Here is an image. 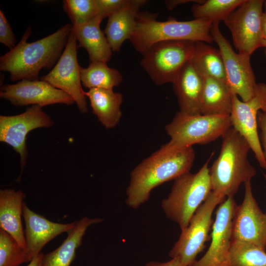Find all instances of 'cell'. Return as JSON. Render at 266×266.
<instances>
[{
  "instance_id": "2e32d148",
  "label": "cell",
  "mask_w": 266,
  "mask_h": 266,
  "mask_svg": "<svg viewBox=\"0 0 266 266\" xmlns=\"http://www.w3.org/2000/svg\"><path fill=\"white\" fill-rule=\"evenodd\" d=\"M236 204L233 197L223 201L216 212L211 241L205 254L191 266H227L232 241V223Z\"/></svg>"
},
{
  "instance_id": "d6986e66",
  "label": "cell",
  "mask_w": 266,
  "mask_h": 266,
  "mask_svg": "<svg viewBox=\"0 0 266 266\" xmlns=\"http://www.w3.org/2000/svg\"><path fill=\"white\" fill-rule=\"evenodd\" d=\"M146 2L145 0H128L108 17L103 32L112 51L119 52L124 42L130 39L135 30L139 10Z\"/></svg>"
},
{
  "instance_id": "4316f807",
  "label": "cell",
  "mask_w": 266,
  "mask_h": 266,
  "mask_svg": "<svg viewBox=\"0 0 266 266\" xmlns=\"http://www.w3.org/2000/svg\"><path fill=\"white\" fill-rule=\"evenodd\" d=\"M227 266H266V252L254 244L232 240Z\"/></svg>"
},
{
  "instance_id": "4fadbf2b",
  "label": "cell",
  "mask_w": 266,
  "mask_h": 266,
  "mask_svg": "<svg viewBox=\"0 0 266 266\" xmlns=\"http://www.w3.org/2000/svg\"><path fill=\"white\" fill-rule=\"evenodd\" d=\"M38 105H33L20 114L0 116V141L11 146L20 155L21 173L26 164L27 135L33 130L48 128L54 122Z\"/></svg>"
},
{
  "instance_id": "f546056e",
  "label": "cell",
  "mask_w": 266,
  "mask_h": 266,
  "mask_svg": "<svg viewBox=\"0 0 266 266\" xmlns=\"http://www.w3.org/2000/svg\"><path fill=\"white\" fill-rule=\"evenodd\" d=\"M63 3L72 26L84 24L98 16L95 0H65Z\"/></svg>"
},
{
  "instance_id": "8d00e7d4",
  "label": "cell",
  "mask_w": 266,
  "mask_h": 266,
  "mask_svg": "<svg viewBox=\"0 0 266 266\" xmlns=\"http://www.w3.org/2000/svg\"><path fill=\"white\" fill-rule=\"evenodd\" d=\"M261 27L264 40H266V9L263 11L261 19Z\"/></svg>"
},
{
  "instance_id": "ffe728a7",
  "label": "cell",
  "mask_w": 266,
  "mask_h": 266,
  "mask_svg": "<svg viewBox=\"0 0 266 266\" xmlns=\"http://www.w3.org/2000/svg\"><path fill=\"white\" fill-rule=\"evenodd\" d=\"M26 196L20 190H0V229L10 234L23 248L26 244L21 216Z\"/></svg>"
},
{
  "instance_id": "6da1fadb",
  "label": "cell",
  "mask_w": 266,
  "mask_h": 266,
  "mask_svg": "<svg viewBox=\"0 0 266 266\" xmlns=\"http://www.w3.org/2000/svg\"><path fill=\"white\" fill-rule=\"evenodd\" d=\"M195 158L193 147L173 149L162 145L131 172L126 204L137 209L148 200L155 187L190 172Z\"/></svg>"
},
{
  "instance_id": "d6a6232c",
  "label": "cell",
  "mask_w": 266,
  "mask_h": 266,
  "mask_svg": "<svg viewBox=\"0 0 266 266\" xmlns=\"http://www.w3.org/2000/svg\"><path fill=\"white\" fill-rule=\"evenodd\" d=\"M258 127L261 133L259 138L263 154L266 160V111H260L257 117Z\"/></svg>"
},
{
  "instance_id": "836d02e7",
  "label": "cell",
  "mask_w": 266,
  "mask_h": 266,
  "mask_svg": "<svg viewBox=\"0 0 266 266\" xmlns=\"http://www.w3.org/2000/svg\"><path fill=\"white\" fill-rule=\"evenodd\" d=\"M203 0H165V3L169 10H172L177 6L188 2H195L196 3H201Z\"/></svg>"
},
{
  "instance_id": "74e56055",
  "label": "cell",
  "mask_w": 266,
  "mask_h": 266,
  "mask_svg": "<svg viewBox=\"0 0 266 266\" xmlns=\"http://www.w3.org/2000/svg\"><path fill=\"white\" fill-rule=\"evenodd\" d=\"M265 48V53L266 55V40H264L263 42V46Z\"/></svg>"
},
{
  "instance_id": "d4e9b609",
  "label": "cell",
  "mask_w": 266,
  "mask_h": 266,
  "mask_svg": "<svg viewBox=\"0 0 266 266\" xmlns=\"http://www.w3.org/2000/svg\"><path fill=\"white\" fill-rule=\"evenodd\" d=\"M190 60L203 76L212 77L227 84L224 64L219 49L204 42L196 41Z\"/></svg>"
},
{
  "instance_id": "ac0fdd59",
  "label": "cell",
  "mask_w": 266,
  "mask_h": 266,
  "mask_svg": "<svg viewBox=\"0 0 266 266\" xmlns=\"http://www.w3.org/2000/svg\"><path fill=\"white\" fill-rule=\"evenodd\" d=\"M172 84L180 111L190 114H200L204 76L191 60L185 64Z\"/></svg>"
},
{
  "instance_id": "52a82bcc",
  "label": "cell",
  "mask_w": 266,
  "mask_h": 266,
  "mask_svg": "<svg viewBox=\"0 0 266 266\" xmlns=\"http://www.w3.org/2000/svg\"><path fill=\"white\" fill-rule=\"evenodd\" d=\"M195 42L166 40L155 43L142 54L141 65L155 84L173 83L185 64L191 59Z\"/></svg>"
},
{
  "instance_id": "484cf974",
  "label": "cell",
  "mask_w": 266,
  "mask_h": 266,
  "mask_svg": "<svg viewBox=\"0 0 266 266\" xmlns=\"http://www.w3.org/2000/svg\"><path fill=\"white\" fill-rule=\"evenodd\" d=\"M82 84L89 89L100 88L113 90L123 80V76L116 69L108 66L103 62H90L87 67L80 66Z\"/></svg>"
},
{
  "instance_id": "277c9868",
  "label": "cell",
  "mask_w": 266,
  "mask_h": 266,
  "mask_svg": "<svg viewBox=\"0 0 266 266\" xmlns=\"http://www.w3.org/2000/svg\"><path fill=\"white\" fill-rule=\"evenodd\" d=\"M156 13H139L135 31L130 40L134 48L142 55L153 44L166 40L214 42L210 30L213 23L203 19L179 21L169 18L157 20Z\"/></svg>"
},
{
  "instance_id": "8992f818",
  "label": "cell",
  "mask_w": 266,
  "mask_h": 266,
  "mask_svg": "<svg viewBox=\"0 0 266 266\" xmlns=\"http://www.w3.org/2000/svg\"><path fill=\"white\" fill-rule=\"evenodd\" d=\"M231 127L230 115L190 114L179 111L166 126L170 140L165 145L176 149L206 144L222 137Z\"/></svg>"
},
{
  "instance_id": "d590c367",
  "label": "cell",
  "mask_w": 266,
  "mask_h": 266,
  "mask_svg": "<svg viewBox=\"0 0 266 266\" xmlns=\"http://www.w3.org/2000/svg\"><path fill=\"white\" fill-rule=\"evenodd\" d=\"M43 255V254L40 252L30 261V264L27 266H42Z\"/></svg>"
},
{
  "instance_id": "7a4b0ae2",
  "label": "cell",
  "mask_w": 266,
  "mask_h": 266,
  "mask_svg": "<svg viewBox=\"0 0 266 266\" xmlns=\"http://www.w3.org/2000/svg\"><path fill=\"white\" fill-rule=\"evenodd\" d=\"M67 24L56 32L40 39L28 42L32 33L29 27L19 43L0 56V70L9 73L12 81L37 80L40 71L51 69L61 56L72 30Z\"/></svg>"
},
{
  "instance_id": "9a60e30c",
  "label": "cell",
  "mask_w": 266,
  "mask_h": 266,
  "mask_svg": "<svg viewBox=\"0 0 266 266\" xmlns=\"http://www.w3.org/2000/svg\"><path fill=\"white\" fill-rule=\"evenodd\" d=\"M0 97L15 106L38 105L41 107L56 103L71 105L74 99L66 92L42 80H22L0 88Z\"/></svg>"
},
{
  "instance_id": "ab89813d",
  "label": "cell",
  "mask_w": 266,
  "mask_h": 266,
  "mask_svg": "<svg viewBox=\"0 0 266 266\" xmlns=\"http://www.w3.org/2000/svg\"><path fill=\"white\" fill-rule=\"evenodd\" d=\"M264 177H265V179L266 180V174H264Z\"/></svg>"
},
{
  "instance_id": "4dcf8cb0",
  "label": "cell",
  "mask_w": 266,
  "mask_h": 266,
  "mask_svg": "<svg viewBox=\"0 0 266 266\" xmlns=\"http://www.w3.org/2000/svg\"><path fill=\"white\" fill-rule=\"evenodd\" d=\"M0 42L10 50L15 47L16 43L11 27L1 10H0Z\"/></svg>"
},
{
  "instance_id": "603a6c76",
  "label": "cell",
  "mask_w": 266,
  "mask_h": 266,
  "mask_svg": "<svg viewBox=\"0 0 266 266\" xmlns=\"http://www.w3.org/2000/svg\"><path fill=\"white\" fill-rule=\"evenodd\" d=\"M85 94L90 100L93 113L106 129L113 128L118 125L122 117L121 94L114 92L113 90L93 88Z\"/></svg>"
},
{
  "instance_id": "9c48e42d",
  "label": "cell",
  "mask_w": 266,
  "mask_h": 266,
  "mask_svg": "<svg viewBox=\"0 0 266 266\" xmlns=\"http://www.w3.org/2000/svg\"><path fill=\"white\" fill-rule=\"evenodd\" d=\"M265 1L244 0L223 21L238 53L251 56L263 46L261 19Z\"/></svg>"
},
{
  "instance_id": "83f0119b",
  "label": "cell",
  "mask_w": 266,
  "mask_h": 266,
  "mask_svg": "<svg viewBox=\"0 0 266 266\" xmlns=\"http://www.w3.org/2000/svg\"><path fill=\"white\" fill-rule=\"evenodd\" d=\"M244 0H207L191 8L195 19H203L213 24L224 21Z\"/></svg>"
},
{
  "instance_id": "3957f363",
  "label": "cell",
  "mask_w": 266,
  "mask_h": 266,
  "mask_svg": "<svg viewBox=\"0 0 266 266\" xmlns=\"http://www.w3.org/2000/svg\"><path fill=\"white\" fill-rule=\"evenodd\" d=\"M222 137L220 154L209 168L212 191L225 198L233 197L257 171L248 159L250 146L237 131L232 127Z\"/></svg>"
},
{
  "instance_id": "e575fe53",
  "label": "cell",
  "mask_w": 266,
  "mask_h": 266,
  "mask_svg": "<svg viewBox=\"0 0 266 266\" xmlns=\"http://www.w3.org/2000/svg\"><path fill=\"white\" fill-rule=\"evenodd\" d=\"M145 266H186L183 265L178 259L172 258L171 260L161 263L155 261H151L147 263Z\"/></svg>"
},
{
  "instance_id": "8fae6325",
  "label": "cell",
  "mask_w": 266,
  "mask_h": 266,
  "mask_svg": "<svg viewBox=\"0 0 266 266\" xmlns=\"http://www.w3.org/2000/svg\"><path fill=\"white\" fill-rule=\"evenodd\" d=\"M260 111H266V84L257 83L254 96L246 101L233 94L230 114L232 127L246 140L260 166L266 169V160L258 132L257 117Z\"/></svg>"
},
{
  "instance_id": "5bb4252c",
  "label": "cell",
  "mask_w": 266,
  "mask_h": 266,
  "mask_svg": "<svg viewBox=\"0 0 266 266\" xmlns=\"http://www.w3.org/2000/svg\"><path fill=\"white\" fill-rule=\"evenodd\" d=\"M244 196L236 205L232 223V240L266 248V214L263 213L254 197L251 181L244 183Z\"/></svg>"
},
{
  "instance_id": "5b68a950",
  "label": "cell",
  "mask_w": 266,
  "mask_h": 266,
  "mask_svg": "<svg viewBox=\"0 0 266 266\" xmlns=\"http://www.w3.org/2000/svg\"><path fill=\"white\" fill-rule=\"evenodd\" d=\"M211 157L197 173L188 172L175 179L168 197L162 201L166 217L181 230L188 226L194 213L212 192L208 167Z\"/></svg>"
},
{
  "instance_id": "f1b7e54d",
  "label": "cell",
  "mask_w": 266,
  "mask_h": 266,
  "mask_svg": "<svg viewBox=\"0 0 266 266\" xmlns=\"http://www.w3.org/2000/svg\"><path fill=\"white\" fill-rule=\"evenodd\" d=\"M29 261L26 250L10 234L0 229V266H19Z\"/></svg>"
},
{
  "instance_id": "ba28073f",
  "label": "cell",
  "mask_w": 266,
  "mask_h": 266,
  "mask_svg": "<svg viewBox=\"0 0 266 266\" xmlns=\"http://www.w3.org/2000/svg\"><path fill=\"white\" fill-rule=\"evenodd\" d=\"M225 197L212 191L191 217L187 227L181 230L178 240L169 252L172 258L178 259L186 266H191L198 255L205 247L213 225L212 215L216 206Z\"/></svg>"
},
{
  "instance_id": "e0dca14e",
  "label": "cell",
  "mask_w": 266,
  "mask_h": 266,
  "mask_svg": "<svg viewBox=\"0 0 266 266\" xmlns=\"http://www.w3.org/2000/svg\"><path fill=\"white\" fill-rule=\"evenodd\" d=\"M23 215L26 226V249L30 261L40 253L48 242L63 233H67L76 224V221L69 224L50 221L32 211L24 202Z\"/></svg>"
},
{
  "instance_id": "30bf717a",
  "label": "cell",
  "mask_w": 266,
  "mask_h": 266,
  "mask_svg": "<svg viewBox=\"0 0 266 266\" xmlns=\"http://www.w3.org/2000/svg\"><path fill=\"white\" fill-rule=\"evenodd\" d=\"M219 23L212 25L210 33L218 45L223 60L227 84L233 94L246 101L254 95L256 78L251 63V56L236 53L222 33Z\"/></svg>"
},
{
  "instance_id": "44dd1931",
  "label": "cell",
  "mask_w": 266,
  "mask_h": 266,
  "mask_svg": "<svg viewBox=\"0 0 266 266\" xmlns=\"http://www.w3.org/2000/svg\"><path fill=\"white\" fill-rule=\"evenodd\" d=\"M102 20L98 16L84 24L72 28L71 31L79 42L78 46L85 48L91 62L107 63L112 56V50L100 28Z\"/></svg>"
},
{
  "instance_id": "7c38bea8",
  "label": "cell",
  "mask_w": 266,
  "mask_h": 266,
  "mask_svg": "<svg viewBox=\"0 0 266 266\" xmlns=\"http://www.w3.org/2000/svg\"><path fill=\"white\" fill-rule=\"evenodd\" d=\"M80 66L77 60V40L71 31L66 46L52 69L40 78L62 90L74 100L80 112L88 111L85 92L82 87Z\"/></svg>"
},
{
  "instance_id": "7402d4cb",
  "label": "cell",
  "mask_w": 266,
  "mask_h": 266,
  "mask_svg": "<svg viewBox=\"0 0 266 266\" xmlns=\"http://www.w3.org/2000/svg\"><path fill=\"white\" fill-rule=\"evenodd\" d=\"M103 220L84 217L76 221L74 227L67 232L66 239L54 251L43 255L42 266H69L75 257V252L81 245L86 230L92 225Z\"/></svg>"
},
{
  "instance_id": "1f68e13d",
  "label": "cell",
  "mask_w": 266,
  "mask_h": 266,
  "mask_svg": "<svg viewBox=\"0 0 266 266\" xmlns=\"http://www.w3.org/2000/svg\"><path fill=\"white\" fill-rule=\"evenodd\" d=\"M128 0H95L98 16L102 19L108 17L122 7Z\"/></svg>"
},
{
  "instance_id": "cb8c5ba5",
  "label": "cell",
  "mask_w": 266,
  "mask_h": 266,
  "mask_svg": "<svg viewBox=\"0 0 266 266\" xmlns=\"http://www.w3.org/2000/svg\"><path fill=\"white\" fill-rule=\"evenodd\" d=\"M233 94L227 84L216 79L204 76L200 101V114L230 115Z\"/></svg>"
},
{
  "instance_id": "f35d334b",
  "label": "cell",
  "mask_w": 266,
  "mask_h": 266,
  "mask_svg": "<svg viewBox=\"0 0 266 266\" xmlns=\"http://www.w3.org/2000/svg\"><path fill=\"white\" fill-rule=\"evenodd\" d=\"M265 9H266V0L264 2V5Z\"/></svg>"
}]
</instances>
